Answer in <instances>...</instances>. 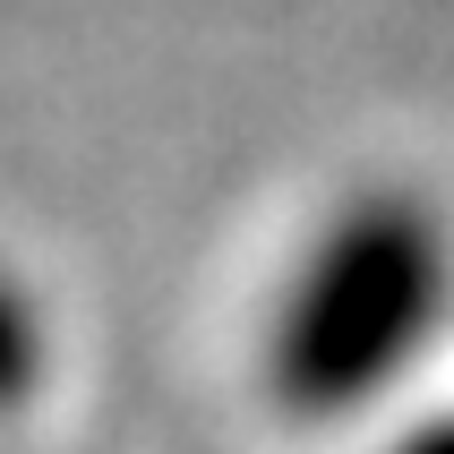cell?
Wrapping results in <instances>:
<instances>
[{
	"label": "cell",
	"mask_w": 454,
	"mask_h": 454,
	"mask_svg": "<svg viewBox=\"0 0 454 454\" xmlns=\"http://www.w3.org/2000/svg\"><path fill=\"white\" fill-rule=\"evenodd\" d=\"M454 309V231L420 189H360L317 223L266 309V395L292 420L378 403Z\"/></svg>",
	"instance_id": "obj_1"
},
{
	"label": "cell",
	"mask_w": 454,
	"mask_h": 454,
	"mask_svg": "<svg viewBox=\"0 0 454 454\" xmlns=\"http://www.w3.org/2000/svg\"><path fill=\"white\" fill-rule=\"evenodd\" d=\"M43 386V317L18 283L0 275V411H18Z\"/></svg>",
	"instance_id": "obj_2"
},
{
	"label": "cell",
	"mask_w": 454,
	"mask_h": 454,
	"mask_svg": "<svg viewBox=\"0 0 454 454\" xmlns=\"http://www.w3.org/2000/svg\"><path fill=\"white\" fill-rule=\"evenodd\" d=\"M386 454H454V411H446V420H429V429H411V437H395Z\"/></svg>",
	"instance_id": "obj_3"
}]
</instances>
